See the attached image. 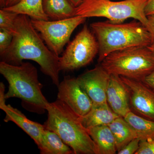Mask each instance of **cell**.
<instances>
[{
    "label": "cell",
    "mask_w": 154,
    "mask_h": 154,
    "mask_svg": "<svg viewBox=\"0 0 154 154\" xmlns=\"http://www.w3.org/2000/svg\"><path fill=\"white\" fill-rule=\"evenodd\" d=\"M38 147L41 154H74L57 134L45 128Z\"/></svg>",
    "instance_id": "2e32d148"
},
{
    "label": "cell",
    "mask_w": 154,
    "mask_h": 154,
    "mask_svg": "<svg viewBox=\"0 0 154 154\" xmlns=\"http://www.w3.org/2000/svg\"><path fill=\"white\" fill-rule=\"evenodd\" d=\"M88 131L96 144L98 154L116 153L115 138L108 125L94 127Z\"/></svg>",
    "instance_id": "9a60e30c"
},
{
    "label": "cell",
    "mask_w": 154,
    "mask_h": 154,
    "mask_svg": "<svg viewBox=\"0 0 154 154\" xmlns=\"http://www.w3.org/2000/svg\"><path fill=\"white\" fill-rule=\"evenodd\" d=\"M109 74L100 63L76 78L82 89L92 100L93 106L107 103Z\"/></svg>",
    "instance_id": "8fae6325"
},
{
    "label": "cell",
    "mask_w": 154,
    "mask_h": 154,
    "mask_svg": "<svg viewBox=\"0 0 154 154\" xmlns=\"http://www.w3.org/2000/svg\"><path fill=\"white\" fill-rule=\"evenodd\" d=\"M87 19L75 16L55 21L31 19L33 27L41 35L47 47L60 57L72 33L78 26L85 23Z\"/></svg>",
    "instance_id": "ba28073f"
},
{
    "label": "cell",
    "mask_w": 154,
    "mask_h": 154,
    "mask_svg": "<svg viewBox=\"0 0 154 154\" xmlns=\"http://www.w3.org/2000/svg\"><path fill=\"white\" fill-rule=\"evenodd\" d=\"M69 1L76 8L82 2L83 0H69Z\"/></svg>",
    "instance_id": "f546056e"
},
{
    "label": "cell",
    "mask_w": 154,
    "mask_h": 154,
    "mask_svg": "<svg viewBox=\"0 0 154 154\" xmlns=\"http://www.w3.org/2000/svg\"><path fill=\"white\" fill-rule=\"evenodd\" d=\"M44 126L57 134L74 154H98L96 144L81 122L80 117L58 99L49 103Z\"/></svg>",
    "instance_id": "3957f363"
},
{
    "label": "cell",
    "mask_w": 154,
    "mask_h": 154,
    "mask_svg": "<svg viewBox=\"0 0 154 154\" xmlns=\"http://www.w3.org/2000/svg\"><path fill=\"white\" fill-rule=\"evenodd\" d=\"M145 13L147 17L154 14V0H149L145 8Z\"/></svg>",
    "instance_id": "4316f807"
},
{
    "label": "cell",
    "mask_w": 154,
    "mask_h": 154,
    "mask_svg": "<svg viewBox=\"0 0 154 154\" xmlns=\"http://www.w3.org/2000/svg\"><path fill=\"white\" fill-rule=\"evenodd\" d=\"M91 30L99 45L98 62L114 51L151 45L150 33L138 21L127 23H115L109 21L93 22Z\"/></svg>",
    "instance_id": "277c9868"
},
{
    "label": "cell",
    "mask_w": 154,
    "mask_h": 154,
    "mask_svg": "<svg viewBox=\"0 0 154 154\" xmlns=\"http://www.w3.org/2000/svg\"><path fill=\"white\" fill-rule=\"evenodd\" d=\"M142 82L154 90V71L146 76Z\"/></svg>",
    "instance_id": "484cf974"
},
{
    "label": "cell",
    "mask_w": 154,
    "mask_h": 154,
    "mask_svg": "<svg viewBox=\"0 0 154 154\" xmlns=\"http://www.w3.org/2000/svg\"><path fill=\"white\" fill-rule=\"evenodd\" d=\"M134 130L140 141L154 139V121L130 111L123 117Z\"/></svg>",
    "instance_id": "d6986e66"
},
{
    "label": "cell",
    "mask_w": 154,
    "mask_h": 154,
    "mask_svg": "<svg viewBox=\"0 0 154 154\" xmlns=\"http://www.w3.org/2000/svg\"><path fill=\"white\" fill-rule=\"evenodd\" d=\"M149 0H124L113 2L111 0H83L75 8V16L104 17L110 22L123 23L130 18L137 20L146 27L147 17L145 8Z\"/></svg>",
    "instance_id": "8992f818"
},
{
    "label": "cell",
    "mask_w": 154,
    "mask_h": 154,
    "mask_svg": "<svg viewBox=\"0 0 154 154\" xmlns=\"http://www.w3.org/2000/svg\"><path fill=\"white\" fill-rule=\"evenodd\" d=\"M45 14L52 21L75 17V7L69 0H42Z\"/></svg>",
    "instance_id": "e0dca14e"
},
{
    "label": "cell",
    "mask_w": 154,
    "mask_h": 154,
    "mask_svg": "<svg viewBox=\"0 0 154 154\" xmlns=\"http://www.w3.org/2000/svg\"><path fill=\"white\" fill-rule=\"evenodd\" d=\"M120 77L128 89L131 111L154 121V90L142 81Z\"/></svg>",
    "instance_id": "30bf717a"
},
{
    "label": "cell",
    "mask_w": 154,
    "mask_h": 154,
    "mask_svg": "<svg viewBox=\"0 0 154 154\" xmlns=\"http://www.w3.org/2000/svg\"><path fill=\"white\" fill-rule=\"evenodd\" d=\"M44 42L33 27L30 17L19 14L15 21L12 43L8 49L0 55L1 61L18 65L24 60L33 61L57 87L60 83V57L53 53Z\"/></svg>",
    "instance_id": "6da1fadb"
},
{
    "label": "cell",
    "mask_w": 154,
    "mask_h": 154,
    "mask_svg": "<svg viewBox=\"0 0 154 154\" xmlns=\"http://www.w3.org/2000/svg\"><path fill=\"white\" fill-rule=\"evenodd\" d=\"M135 154H154V139L140 141L139 148Z\"/></svg>",
    "instance_id": "cb8c5ba5"
},
{
    "label": "cell",
    "mask_w": 154,
    "mask_h": 154,
    "mask_svg": "<svg viewBox=\"0 0 154 154\" xmlns=\"http://www.w3.org/2000/svg\"><path fill=\"white\" fill-rule=\"evenodd\" d=\"M99 63L110 74L142 81L154 71V54L148 46L129 48L111 53Z\"/></svg>",
    "instance_id": "5b68a950"
},
{
    "label": "cell",
    "mask_w": 154,
    "mask_h": 154,
    "mask_svg": "<svg viewBox=\"0 0 154 154\" xmlns=\"http://www.w3.org/2000/svg\"><path fill=\"white\" fill-rule=\"evenodd\" d=\"M149 48L152 51V52L154 54V45H150L148 46Z\"/></svg>",
    "instance_id": "1f68e13d"
},
{
    "label": "cell",
    "mask_w": 154,
    "mask_h": 154,
    "mask_svg": "<svg viewBox=\"0 0 154 154\" xmlns=\"http://www.w3.org/2000/svg\"><path fill=\"white\" fill-rule=\"evenodd\" d=\"M42 0H22L16 5L2 8L18 14H23L34 20L48 21L42 8Z\"/></svg>",
    "instance_id": "ffe728a7"
},
{
    "label": "cell",
    "mask_w": 154,
    "mask_h": 154,
    "mask_svg": "<svg viewBox=\"0 0 154 154\" xmlns=\"http://www.w3.org/2000/svg\"><path fill=\"white\" fill-rule=\"evenodd\" d=\"M108 126L115 138L117 152L133 139L137 137L132 126L121 116H118Z\"/></svg>",
    "instance_id": "ac0fdd59"
},
{
    "label": "cell",
    "mask_w": 154,
    "mask_h": 154,
    "mask_svg": "<svg viewBox=\"0 0 154 154\" xmlns=\"http://www.w3.org/2000/svg\"><path fill=\"white\" fill-rule=\"evenodd\" d=\"M0 109L5 113V117L4 119L5 122H14L29 136L37 146H38L42 136L45 128L43 125L31 121L21 111L10 105L5 104L0 106Z\"/></svg>",
    "instance_id": "4fadbf2b"
},
{
    "label": "cell",
    "mask_w": 154,
    "mask_h": 154,
    "mask_svg": "<svg viewBox=\"0 0 154 154\" xmlns=\"http://www.w3.org/2000/svg\"><path fill=\"white\" fill-rule=\"evenodd\" d=\"M5 0H0V5H1V8L5 7Z\"/></svg>",
    "instance_id": "4dcf8cb0"
},
{
    "label": "cell",
    "mask_w": 154,
    "mask_h": 154,
    "mask_svg": "<svg viewBox=\"0 0 154 154\" xmlns=\"http://www.w3.org/2000/svg\"><path fill=\"white\" fill-rule=\"evenodd\" d=\"M107 101L112 110L119 116L124 117L131 111L128 89L119 76L110 74Z\"/></svg>",
    "instance_id": "7c38bea8"
},
{
    "label": "cell",
    "mask_w": 154,
    "mask_h": 154,
    "mask_svg": "<svg viewBox=\"0 0 154 154\" xmlns=\"http://www.w3.org/2000/svg\"><path fill=\"white\" fill-rule=\"evenodd\" d=\"M119 116L114 113L107 103L93 106L91 111L80 117L83 126L88 130L94 127L109 125Z\"/></svg>",
    "instance_id": "5bb4252c"
},
{
    "label": "cell",
    "mask_w": 154,
    "mask_h": 154,
    "mask_svg": "<svg viewBox=\"0 0 154 154\" xmlns=\"http://www.w3.org/2000/svg\"><path fill=\"white\" fill-rule=\"evenodd\" d=\"M13 38V33L0 28V55L8 49L11 45Z\"/></svg>",
    "instance_id": "7402d4cb"
},
{
    "label": "cell",
    "mask_w": 154,
    "mask_h": 154,
    "mask_svg": "<svg viewBox=\"0 0 154 154\" xmlns=\"http://www.w3.org/2000/svg\"><path fill=\"white\" fill-rule=\"evenodd\" d=\"M19 14L3 8L0 10V28L14 33L15 23Z\"/></svg>",
    "instance_id": "44dd1931"
},
{
    "label": "cell",
    "mask_w": 154,
    "mask_h": 154,
    "mask_svg": "<svg viewBox=\"0 0 154 154\" xmlns=\"http://www.w3.org/2000/svg\"><path fill=\"white\" fill-rule=\"evenodd\" d=\"M140 142V140L138 138H135L117 152V154H135L139 148Z\"/></svg>",
    "instance_id": "603a6c76"
},
{
    "label": "cell",
    "mask_w": 154,
    "mask_h": 154,
    "mask_svg": "<svg viewBox=\"0 0 154 154\" xmlns=\"http://www.w3.org/2000/svg\"><path fill=\"white\" fill-rule=\"evenodd\" d=\"M0 73L8 83L6 100L20 99L22 107L29 112L42 114L46 111L49 102L42 92V85L37 69L32 64L23 62L15 65L1 61Z\"/></svg>",
    "instance_id": "7a4b0ae2"
},
{
    "label": "cell",
    "mask_w": 154,
    "mask_h": 154,
    "mask_svg": "<svg viewBox=\"0 0 154 154\" xmlns=\"http://www.w3.org/2000/svg\"><path fill=\"white\" fill-rule=\"evenodd\" d=\"M5 87L3 82L0 83V106L5 105Z\"/></svg>",
    "instance_id": "83f0119b"
},
{
    "label": "cell",
    "mask_w": 154,
    "mask_h": 154,
    "mask_svg": "<svg viewBox=\"0 0 154 154\" xmlns=\"http://www.w3.org/2000/svg\"><path fill=\"white\" fill-rule=\"evenodd\" d=\"M57 88V99L66 104L77 115L83 117L91 111L93 102L76 78L65 77Z\"/></svg>",
    "instance_id": "9c48e42d"
},
{
    "label": "cell",
    "mask_w": 154,
    "mask_h": 154,
    "mask_svg": "<svg viewBox=\"0 0 154 154\" xmlns=\"http://www.w3.org/2000/svg\"><path fill=\"white\" fill-rule=\"evenodd\" d=\"M99 49L96 36L85 25L60 57L61 71H72L86 66L98 54Z\"/></svg>",
    "instance_id": "52a82bcc"
},
{
    "label": "cell",
    "mask_w": 154,
    "mask_h": 154,
    "mask_svg": "<svg viewBox=\"0 0 154 154\" xmlns=\"http://www.w3.org/2000/svg\"><path fill=\"white\" fill-rule=\"evenodd\" d=\"M147 19L148 23L146 28L150 33L151 45H154V14L147 16Z\"/></svg>",
    "instance_id": "d4e9b609"
},
{
    "label": "cell",
    "mask_w": 154,
    "mask_h": 154,
    "mask_svg": "<svg viewBox=\"0 0 154 154\" xmlns=\"http://www.w3.org/2000/svg\"><path fill=\"white\" fill-rule=\"evenodd\" d=\"M22 1V0H5L4 8H8L16 5Z\"/></svg>",
    "instance_id": "f1b7e54d"
}]
</instances>
